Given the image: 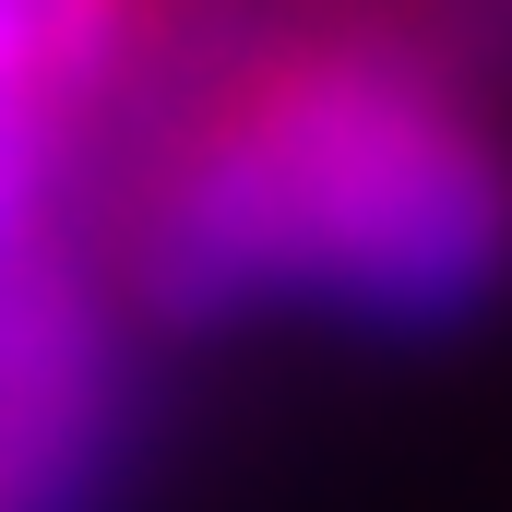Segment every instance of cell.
<instances>
[{"instance_id": "cell-3", "label": "cell", "mask_w": 512, "mask_h": 512, "mask_svg": "<svg viewBox=\"0 0 512 512\" xmlns=\"http://www.w3.org/2000/svg\"><path fill=\"white\" fill-rule=\"evenodd\" d=\"M131 12H143V0H0V108L72 120V108L108 84Z\"/></svg>"}, {"instance_id": "cell-2", "label": "cell", "mask_w": 512, "mask_h": 512, "mask_svg": "<svg viewBox=\"0 0 512 512\" xmlns=\"http://www.w3.org/2000/svg\"><path fill=\"white\" fill-rule=\"evenodd\" d=\"M108 453H120V346L84 262H0V512H96Z\"/></svg>"}, {"instance_id": "cell-1", "label": "cell", "mask_w": 512, "mask_h": 512, "mask_svg": "<svg viewBox=\"0 0 512 512\" xmlns=\"http://www.w3.org/2000/svg\"><path fill=\"white\" fill-rule=\"evenodd\" d=\"M120 274L155 322L429 334L512 274V155L417 36H274L155 143Z\"/></svg>"}, {"instance_id": "cell-4", "label": "cell", "mask_w": 512, "mask_h": 512, "mask_svg": "<svg viewBox=\"0 0 512 512\" xmlns=\"http://www.w3.org/2000/svg\"><path fill=\"white\" fill-rule=\"evenodd\" d=\"M465 12H477V24H512V0H465Z\"/></svg>"}]
</instances>
